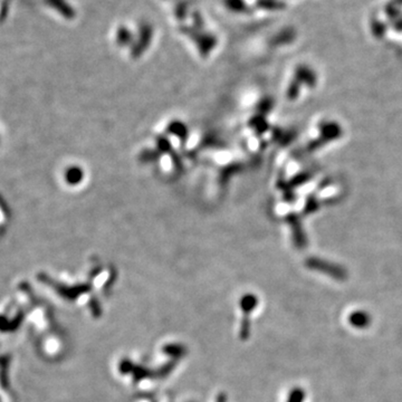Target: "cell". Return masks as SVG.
Here are the masks:
<instances>
[{
	"label": "cell",
	"mask_w": 402,
	"mask_h": 402,
	"mask_svg": "<svg viewBox=\"0 0 402 402\" xmlns=\"http://www.w3.org/2000/svg\"><path fill=\"white\" fill-rule=\"evenodd\" d=\"M350 323L358 328H366L370 323V316L364 312H354L350 316Z\"/></svg>",
	"instance_id": "cell-1"
}]
</instances>
